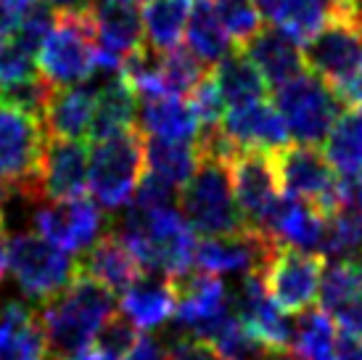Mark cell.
<instances>
[{
  "mask_svg": "<svg viewBox=\"0 0 362 360\" xmlns=\"http://www.w3.org/2000/svg\"><path fill=\"white\" fill-rule=\"evenodd\" d=\"M233 313L241 320L246 329L267 347V350H291L293 339V323L288 313H283L270 294L264 289L262 273L243 276L238 286L233 291Z\"/></svg>",
  "mask_w": 362,
  "mask_h": 360,
  "instance_id": "obj_17",
  "label": "cell"
},
{
  "mask_svg": "<svg viewBox=\"0 0 362 360\" xmlns=\"http://www.w3.org/2000/svg\"><path fill=\"white\" fill-rule=\"evenodd\" d=\"M228 167H230L233 193H235V204L243 215V223L249 228L259 230L283 196L275 154L238 151L228 162Z\"/></svg>",
  "mask_w": 362,
  "mask_h": 360,
  "instance_id": "obj_14",
  "label": "cell"
},
{
  "mask_svg": "<svg viewBox=\"0 0 362 360\" xmlns=\"http://www.w3.org/2000/svg\"><path fill=\"white\" fill-rule=\"evenodd\" d=\"M8 270L27 300L48 305L77 281L80 260L37 233L21 230L8 241Z\"/></svg>",
  "mask_w": 362,
  "mask_h": 360,
  "instance_id": "obj_8",
  "label": "cell"
},
{
  "mask_svg": "<svg viewBox=\"0 0 362 360\" xmlns=\"http://www.w3.org/2000/svg\"><path fill=\"white\" fill-rule=\"evenodd\" d=\"M325 223H328V215L320 207L283 193L259 230L264 236H270L278 247L320 254L322 239H325Z\"/></svg>",
  "mask_w": 362,
  "mask_h": 360,
  "instance_id": "obj_18",
  "label": "cell"
},
{
  "mask_svg": "<svg viewBox=\"0 0 362 360\" xmlns=\"http://www.w3.org/2000/svg\"><path fill=\"white\" fill-rule=\"evenodd\" d=\"M95 117H93L90 138L103 140L122 130L135 128L138 120V93L122 74H95Z\"/></svg>",
  "mask_w": 362,
  "mask_h": 360,
  "instance_id": "obj_27",
  "label": "cell"
},
{
  "mask_svg": "<svg viewBox=\"0 0 362 360\" xmlns=\"http://www.w3.org/2000/svg\"><path fill=\"white\" fill-rule=\"evenodd\" d=\"M122 360H167V347L156 337L146 334V337H141V339L135 342V347Z\"/></svg>",
  "mask_w": 362,
  "mask_h": 360,
  "instance_id": "obj_43",
  "label": "cell"
},
{
  "mask_svg": "<svg viewBox=\"0 0 362 360\" xmlns=\"http://www.w3.org/2000/svg\"><path fill=\"white\" fill-rule=\"evenodd\" d=\"M339 360H362V337L360 334H346L339 331Z\"/></svg>",
  "mask_w": 362,
  "mask_h": 360,
  "instance_id": "obj_44",
  "label": "cell"
},
{
  "mask_svg": "<svg viewBox=\"0 0 362 360\" xmlns=\"http://www.w3.org/2000/svg\"><path fill=\"white\" fill-rule=\"evenodd\" d=\"M146 175L177 191L196 175L202 154L196 143H170V140H146Z\"/></svg>",
  "mask_w": 362,
  "mask_h": 360,
  "instance_id": "obj_30",
  "label": "cell"
},
{
  "mask_svg": "<svg viewBox=\"0 0 362 360\" xmlns=\"http://www.w3.org/2000/svg\"><path fill=\"white\" fill-rule=\"evenodd\" d=\"M272 106L286 122L288 135L304 146L325 143L333 125L346 109L336 96V90L325 85L320 77H315L312 72H304L296 80L281 85L275 90Z\"/></svg>",
  "mask_w": 362,
  "mask_h": 360,
  "instance_id": "obj_9",
  "label": "cell"
},
{
  "mask_svg": "<svg viewBox=\"0 0 362 360\" xmlns=\"http://www.w3.org/2000/svg\"><path fill=\"white\" fill-rule=\"evenodd\" d=\"M167 360H222V355L209 342L191 339V337H172L167 344Z\"/></svg>",
  "mask_w": 362,
  "mask_h": 360,
  "instance_id": "obj_42",
  "label": "cell"
},
{
  "mask_svg": "<svg viewBox=\"0 0 362 360\" xmlns=\"http://www.w3.org/2000/svg\"><path fill=\"white\" fill-rule=\"evenodd\" d=\"M48 3L59 11H85L93 6V0H48Z\"/></svg>",
  "mask_w": 362,
  "mask_h": 360,
  "instance_id": "obj_46",
  "label": "cell"
},
{
  "mask_svg": "<svg viewBox=\"0 0 362 360\" xmlns=\"http://www.w3.org/2000/svg\"><path fill=\"white\" fill-rule=\"evenodd\" d=\"M177 207L185 223L206 239L233 236L249 228L235 204L230 167L222 159L202 157L196 175L177 193Z\"/></svg>",
  "mask_w": 362,
  "mask_h": 360,
  "instance_id": "obj_5",
  "label": "cell"
},
{
  "mask_svg": "<svg viewBox=\"0 0 362 360\" xmlns=\"http://www.w3.org/2000/svg\"><path fill=\"white\" fill-rule=\"evenodd\" d=\"M80 273H85L111 294H124L143 276V268L130 247L114 230H106L85 252V257L80 260Z\"/></svg>",
  "mask_w": 362,
  "mask_h": 360,
  "instance_id": "obj_22",
  "label": "cell"
},
{
  "mask_svg": "<svg viewBox=\"0 0 362 360\" xmlns=\"http://www.w3.org/2000/svg\"><path fill=\"white\" fill-rule=\"evenodd\" d=\"M360 90H362V69H360Z\"/></svg>",
  "mask_w": 362,
  "mask_h": 360,
  "instance_id": "obj_50",
  "label": "cell"
},
{
  "mask_svg": "<svg viewBox=\"0 0 362 360\" xmlns=\"http://www.w3.org/2000/svg\"><path fill=\"white\" fill-rule=\"evenodd\" d=\"M211 347L220 352L222 360H262L267 355V347H264L238 318H233L230 323L214 337Z\"/></svg>",
  "mask_w": 362,
  "mask_h": 360,
  "instance_id": "obj_39",
  "label": "cell"
},
{
  "mask_svg": "<svg viewBox=\"0 0 362 360\" xmlns=\"http://www.w3.org/2000/svg\"><path fill=\"white\" fill-rule=\"evenodd\" d=\"M322 270L325 265H322L320 254L281 247L262 273V281H264L270 300L283 313L302 315L312 308V302L320 297Z\"/></svg>",
  "mask_w": 362,
  "mask_h": 360,
  "instance_id": "obj_13",
  "label": "cell"
},
{
  "mask_svg": "<svg viewBox=\"0 0 362 360\" xmlns=\"http://www.w3.org/2000/svg\"><path fill=\"white\" fill-rule=\"evenodd\" d=\"M37 72L53 88H74L95 77V30L90 9L59 11L51 35L37 53Z\"/></svg>",
  "mask_w": 362,
  "mask_h": 360,
  "instance_id": "obj_7",
  "label": "cell"
},
{
  "mask_svg": "<svg viewBox=\"0 0 362 360\" xmlns=\"http://www.w3.org/2000/svg\"><path fill=\"white\" fill-rule=\"evenodd\" d=\"M320 310L346 334L362 337V265L328 262L320 281Z\"/></svg>",
  "mask_w": 362,
  "mask_h": 360,
  "instance_id": "obj_21",
  "label": "cell"
},
{
  "mask_svg": "<svg viewBox=\"0 0 362 360\" xmlns=\"http://www.w3.org/2000/svg\"><path fill=\"white\" fill-rule=\"evenodd\" d=\"M262 360H296V355L291 350H267Z\"/></svg>",
  "mask_w": 362,
  "mask_h": 360,
  "instance_id": "obj_47",
  "label": "cell"
},
{
  "mask_svg": "<svg viewBox=\"0 0 362 360\" xmlns=\"http://www.w3.org/2000/svg\"><path fill=\"white\" fill-rule=\"evenodd\" d=\"M95 117V85L53 88L48 106L42 111V130L51 140H82L90 135Z\"/></svg>",
  "mask_w": 362,
  "mask_h": 360,
  "instance_id": "obj_23",
  "label": "cell"
},
{
  "mask_svg": "<svg viewBox=\"0 0 362 360\" xmlns=\"http://www.w3.org/2000/svg\"><path fill=\"white\" fill-rule=\"evenodd\" d=\"M95 74H119L122 64L143 48V21L135 6L93 3Z\"/></svg>",
  "mask_w": 362,
  "mask_h": 360,
  "instance_id": "obj_16",
  "label": "cell"
},
{
  "mask_svg": "<svg viewBox=\"0 0 362 360\" xmlns=\"http://www.w3.org/2000/svg\"><path fill=\"white\" fill-rule=\"evenodd\" d=\"M175 286L177 308H175V326L182 337L202 342H214L233 318V302L228 289L217 276H209L204 270H188L177 279H170Z\"/></svg>",
  "mask_w": 362,
  "mask_h": 360,
  "instance_id": "obj_10",
  "label": "cell"
},
{
  "mask_svg": "<svg viewBox=\"0 0 362 360\" xmlns=\"http://www.w3.org/2000/svg\"><path fill=\"white\" fill-rule=\"evenodd\" d=\"M51 93H53V85L37 72V74H32L27 80L0 85V103L11 106V109L24 111V114H32V117H37L42 122V111L48 106Z\"/></svg>",
  "mask_w": 362,
  "mask_h": 360,
  "instance_id": "obj_38",
  "label": "cell"
},
{
  "mask_svg": "<svg viewBox=\"0 0 362 360\" xmlns=\"http://www.w3.org/2000/svg\"><path fill=\"white\" fill-rule=\"evenodd\" d=\"M222 135L235 151H267L278 154L288 146V130L278 109L267 101H257L241 109H230L220 122Z\"/></svg>",
  "mask_w": 362,
  "mask_h": 360,
  "instance_id": "obj_19",
  "label": "cell"
},
{
  "mask_svg": "<svg viewBox=\"0 0 362 360\" xmlns=\"http://www.w3.org/2000/svg\"><path fill=\"white\" fill-rule=\"evenodd\" d=\"M40 323L51 360L90 347L106 320L114 315V294L98 286L85 273L53 302L42 305Z\"/></svg>",
  "mask_w": 362,
  "mask_h": 360,
  "instance_id": "obj_2",
  "label": "cell"
},
{
  "mask_svg": "<svg viewBox=\"0 0 362 360\" xmlns=\"http://www.w3.org/2000/svg\"><path fill=\"white\" fill-rule=\"evenodd\" d=\"M32 225L37 230V236L69 254L88 252L106 233L103 210L88 196L66 201H40L32 212Z\"/></svg>",
  "mask_w": 362,
  "mask_h": 360,
  "instance_id": "obj_12",
  "label": "cell"
},
{
  "mask_svg": "<svg viewBox=\"0 0 362 360\" xmlns=\"http://www.w3.org/2000/svg\"><path fill=\"white\" fill-rule=\"evenodd\" d=\"M281 249L270 236L257 228H246L233 236H214L196 244L193 265L209 276H252L264 273L272 254Z\"/></svg>",
  "mask_w": 362,
  "mask_h": 360,
  "instance_id": "obj_15",
  "label": "cell"
},
{
  "mask_svg": "<svg viewBox=\"0 0 362 360\" xmlns=\"http://www.w3.org/2000/svg\"><path fill=\"white\" fill-rule=\"evenodd\" d=\"M193 0H146L141 9L143 38L156 53H170L180 48L188 27Z\"/></svg>",
  "mask_w": 362,
  "mask_h": 360,
  "instance_id": "obj_31",
  "label": "cell"
},
{
  "mask_svg": "<svg viewBox=\"0 0 362 360\" xmlns=\"http://www.w3.org/2000/svg\"><path fill=\"white\" fill-rule=\"evenodd\" d=\"M325 159L339 178H354L362 170V106L344 109L325 138Z\"/></svg>",
  "mask_w": 362,
  "mask_h": 360,
  "instance_id": "obj_35",
  "label": "cell"
},
{
  "mask_svg": "<svg viewBox=\"0 0 362 360\" xmlns=\"http://www.w3.org/2000/svg\"><path fill=\"white\" fill-rule=\"evenodd\" d=\"M141 135L170 143H196L202 135V122L185 99H146L138 109Z\"/></svg>",
  "mask_w": 362,
  "mask_h": 360,
  "instance_id": "obj_28",
  "label": "cell"
},
{
  "mask_svg": "<svg viewBox=\"0 0 362 360\" xmlns=\"http://www.w3.org/2000/svg\"><path fill=\"white\" fill-rule=\"evenodd\" d=\"M336 11L339 0H281L272 13V21L299 45H307L336 16Z\"/></svg>",
  "mask_w": 362,
  "mask_h": 360,
  "instance_id": "obj_33",
  "label": "cell"
},
{
  "mask_svg": "<svg viewBox=\"0 0 362 360\" xmlns=\"http://www.w3.org/2000/svg\"><path fill=\"white\" fill-rule=\"evenodd\" d=\"M185 43L196 59L206 64H220L230 50V38L222 30L220 19L214 13L211 0H193L191 16H188V27H185Z\"/></svg>",
  "mask_w": 362,
  "mask_h": 360,
  "instance_id": "obj_32",
  "label": "cell"
},
{
  "mask_svg": "<svg viewBox=\"0 0 362 360\" xmlns=\"http://www.w3.org/2000/svg\"><path fill=\"white\" fill-rule=\"evenodd\" d=\"M143 151H146V138L138 128L122 130L103 140H93L88 189L101 210L119 212L132 204L146 170Z\"/></svg>",
  "mask_w": 362,
  "mask_h": 360,
  "instance_id": "obj_4",
  "label": "cell"
},
{
  "mask_svg": "<svg viewBox=\"0 0 362 360\" xmlns=\"http://www.w3.org/2000/svg\"><path fill=\"white\" fill-rule=\"evenodd\" d=\"M222 30L228 32L233 45L246 48L264 30V16L254 0H211Z\"/></svg>",
  "mask_w": 362,
  "mask_h": 360,
  "instance_id": "obj_37",
  "label": "cell"
},
{
  "mask_svg": "<svg viewBox=\"0 0 362 360\" xmlns=\"http://www.w3.org/2000/svg\"><path fill=\"white\" fill-rule=\"evenodd\" d=\"M138 339H141V337H138V329H135L122 313L119 315L114 313V315L101 326L98 337L93 342V347L101 352L106 360H122L132 347H135Z\"/></svg>",
  "mask_w": 362,
  "mask_h": 360,
  "instance_id": "obj_40",
  "label": "cell"
},
{
  "mask_svg": "<svg viewBox=\"0 0 362 360\" xmlns=\"http://www.w3.org/2000/svg\"><path fill=\"white\" fill-rule=\"evenodd\" d=\"M19 3H24V6H35L37 0H19Z\"/></svg>",
  "mask_w": 362,
  "mask_h": 360,
  "instance_id": "obj_49",
  "label": "cell"
},
{
  "mask_svg": "<svg viewBox=\"0 0 362 360\" xmlns=\"http://www.w3.org/2000/svg\"><path fill=\"white\" fill-rule=\"evenodd\" d=\"M211 80H214V85L220 90L225 106H230V109H241V106L264 101V93H267V82L259 74V69L246 59L243 50L228 53L214 67Z\"/></svg>",
  "mask_w": 362,
  "mask_h": 360,
  "instance_id": "obj_29",
  "label": "cell"
},
{
  "mask_svg": "<svg viewBox=\"0 0 362 360\" xmlns=\"http://www.w3.org/2000/svg\"><path fill=\"white\" fill-rule=\"evenodd\" d=\"M339 331L325 310L310 308L293 323L291 352L296 360H339Z\"/></svg>",
  "mask_w": 362,
  "mask_h": 360,
  "instance_id": "obj_34",
  "label": "cell"
},
{
  "mask_svg": "<svg viewBox=\"0 0 362 360\" xmlns=\"http://www.w3.org/2000/svg\"><path fill=\"white\" fill-rule=\"evenodd\" d=\"M188 103H191V109L196 111V117L202 122V128H217L225 117V101H222L220 90L211 80V72L199 82V88L193 90L191 96H188Z\"/></svg>",
  "mask_w": 362,
  "mask_h": 360,
  "instance_id": "obj_41",
  "label": "cell"
},
{
  "mask_svg": "<svg viewBox=\"0 0 362 360\" xmlns=\"http://www.w3.org/2000/svg\"><path fill=\"white\" fill-rule=\"evenodd\" d=\"M93 3H122V6H132L135 0H93Z\"/></svg>",
  "mask_w": 362,
  "mask_h": 360,
  "instance_id": "obj_48",
  "label": "cell"
},
{
  "mask_svg": "<svg viewBox=\"0 0 362 360\" xmlns=\"http://www.w3.org/2000/svg\"><path fill=\"white\" fill-rule=\"evenodd\" d=\"M320 257H328L331 262L362 265V212L336 210L328 215Z\"/></svg>",
  "mask_w": 362,
  "mask_h": 360,
  "instance_id": "obj_36",
  "label": "cell"
},
{
  "mask_svg": "<svg viewBox=\"0 0 362 360\" xmlns=\"http://www.w3.org/2000/svg\"><path fill=\"white\" fill-rule=\"evenodd\" d=\"M307 69L336 90L346 109L362 106V21L339 0V11L307 45Z\"/></svg>",
  "mask_w": 362,
  "mask_h": 360,
  "instance_id": "obj_3",
  "label": "cell"
},
{
  "mask_svg": "<svg viewBox=\"0 0 362 360\" xmlns=\"http://www.w3.org/2000/svg\"><path fill=\"white\" fill-rule=\"evenodd\" d=\"M143 270L164 279L188 273L196 257V230L185 223L175 204H143L132 201L114 230Z\"/></svg>",
  "mask_w": 362,
  "mask_h": 360,
  "instance_id": "obj_1",
  "label": "cell"
},
{
  "mask_svg": "<svg viewBox=\"0 0 362 360\" xmlns=\"http://www.w3.org/2000/svg\"><path fill=\"white\" fill-rule=\"evenodd\" d=\"M90 149L82 140H51L40 167V193L45 201L80 199L88 189Z\"/></svg>",
  "mask_w": 362,
  "mask_h": 360,
  "instance_id": "obj_20",
  "label": "cell"
},
{
  "mask_svg": "<svg viewBox=\"0 0 362 360\" xmlns=\"http://www.w3.org/2000/svg\"><path fill=\"white\" fill-rule=\"evenodd\" d=\"M0 360H51L40 313L27 302H6L0 308Z\"/></svg>",
  "mask_w": 362,
  "mask_h": 360,
  "instance_id": "obj_26",
  "label": "cell"
},
{
  "mask_svg": "<svg viewBox=\"0 0 362 360\" xmlns=\"http://www.w3.org/2000/svg\"><path fill=\"white\" fill-rule=\"evenodd\" d=\"M281 186L288 196L304 199L320 207L325 215L339 210L341 204V178L336 175L331 162L325 159V151L317 146L288 143L275 154Z\"/></svg>",
  "mask_w": 362,
  "mask_h": 360,
  "instance_id": "obj_11",
  "label": "cell"
},
{
  "mask_svg": "<svg viewBox=\"0 0 362 360\" xmlns=\"http://www.w3.org/2000/svg\"><path fill=\"white\" fill-rule=\"evenodd\" d=\"M243 53L259 69L264 82L272 85L275 90L307 72L302 45L293 38H288L283 30H278V27H264L243 48Z\"/></svg>",
  "mask_w": 362,
  "mask_h": 360,
  "instance_id": "obj_24",
  "label": "cell"
},
{
  "mask_svg": "<svg viewBox=\"0 0 362 360\" xmlns=\"http://www.w3.org/2000/svg\"><path fill=\"white\" fill-rule=\"evenodd\" d=\"M45 146L48 135L37 117L0 103V204L13 193L42 199L40 167Z\"/></svg>",
  "mask_w": 362,
  "mask_h": 360,
  "instance_id": "obj_6",
  "label": "cell"
},
{
  "mask_svg": "<svg viewBox=\"0 0 362 360\" xmlns=\"http://www.w3.org/2000/svg\"><path fill=\"white\" fill-rule=\"evenodd\" d=\"M175 308L177 297L172 281L153 273L141 276L119 300V313L141 331H153L170 323L175 318Z\"/></svg>",
  "mask_w": 362,
  "mask_h": 360,
  "instance_id": "obj_25",
  "label": "cell"
},
{
  "mask_svg": "<svg viewBox=\"0 0 362 360\" xmlns=\"http://www.w3.org/2000/svg\"><path fill=\"white\" fill-rule=\"evenodd\" d=\"M6 268H8V239H6V218L0 210V283H3Z\"/></svg>",
  "mask_w": 362,
  "mask_h": 360,
  "instance_id": "obj_45",
  "label": "cell"
}]
</instances>
